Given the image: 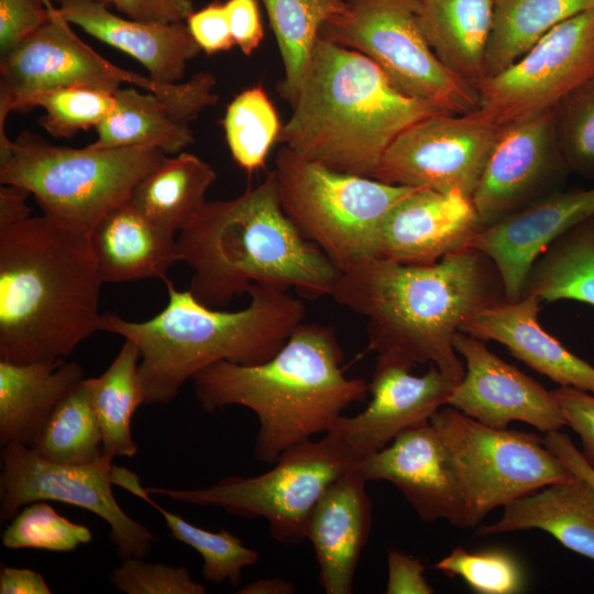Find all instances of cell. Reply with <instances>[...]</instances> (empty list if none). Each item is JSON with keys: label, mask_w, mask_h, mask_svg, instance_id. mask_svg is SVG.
<instances>
[{"label": "cell", "mask_w": 594, "mask_h": 594, "mask_svg": "<svg viewBox=\"0 0 594 594\" xmlns=\"http://www.w3.org/2000/svg\"><path fill=\"white\" fill-rule=\"evenodd\" d=\"M334 301L367 319L369 349L407 364H433L460 382L453 340L475 312L506 301L502 278L483 253L466 249L433 264L364 260L341 275Z\"/></svg>", "instance_id": "6da1fadb"}, {"label": "cell", "mask_w": 594, "mask_h": 594, "mask_svg": "<svg viewBox=\"0 0 594 594\" xmlns=\"http://www.w3.org/2000/svg\"><path fill=\"white\" fill-rule=\"evenodd\" d=\"M102 284L88 234L44 215L0 228V360H65L100 331Z\"/></svg>", "instance_id": "7a4b0ae2"}, {"label": "cell", "mask_w": 594, "mask_h": 594, "mask_svg": "<svg viewBox=\"0 0 594 594\" xmlns=\"http://www.w3.org/2000/svg\"><path fill=\"white\" fill-rule=\"evenodd\" d=\"M177 243L193 270L189 292L216 309L253 284L294 288L306 299L331 296L341 275L286 216L274 170L235 198L206 201Z\"/></svg>", "instance_id": "3957f363"}, {"label": "cell", "mask_w": 594, "mask_h": 594, "mask_svg": "<svg viewBox=\"0 0 594 594\" xmlns=\"http://www.w3.org/2000/svg\"><path fill=\"white\" fill-rule=\"evenodd\" d=\"M343 351L331 326L301 322L268 361L217 362L191 381L209 413L238 405L257 417L254 458L277 462L288 448L327 433L333 421L369 393V383L346 377Z\"/></svg>", "instance_id": "277c9868"}, {"label": "cell", "mask_w": 594, "mask_h": 594, "mask_svg": "<svg viewBox=\"0 0 594 594\" xmlns=\"http://www.w3.org/2000/svg\"><path fill=\"white\" fill-rule=\"evenodd\" d=\"M166 307L145 321L102 314L100 331L131 340L139 349L145 404H168L183 385L221 361L255 365L272 359L304 322L306 306L287 289L253 284L249 305L238 311L208 307L165 278Z\"/></svg>", "instance_id": "5b68a950"}, {"label": "cell", "mask_w": 594, "mask_h": 594, "mask_svg": "<svg viewBox=\"0 0 594 594\" xmlns=\"http://www.w3.org/2000/svg\"><path fill=\"white\" fill-rule=\"evenodd\" d=\"M278 142L338 172L374 177L394 140L442 113L400 92L365 55L319 36Z\"/></svg>", "instance_id": "8992f818"}, {"label": "cell", "mask_w": 594, "mask_h": 594, "mask_svg": "<svg viewBox=\"0 0 594 594\" xmlns=\"http://www.w3.org/2000/svg\"><path fill=\"white\" fill-rule=\"evenodd\" d=\"M166 158L148 145L73 148L0 132V183L28 190L44 216L88 235Z\"/></svg>", "instance_id": "52a82bcc"}, {"label": "cell", "mask_w": 594, "mask_h": 594, "mask_svg": "<svg viewBox=\"0 0 594 594\" xmlns=\"http://www.w3.org/2000/svg\"><path fill=\"white\" fill-rule=\"evenodd\" d=\"M274 173L286 216L341 272L378 257L386 215L415 189L338 172L286 146L276 156Z\"/></svg>", "instance_id": "ba28073f"}, {"label": "cell", "mask_w": 594, "mask_h": 594, "mask_svg": "<svg viewBox=\"0 0 594 594\" xmlns=\"http://www.w3.org/2000/svg\"><path fill=\"white\" fill-rule=\"evenodd\" d=\"M361 461L346 443L331 433L285 450L274 466L260 475L223 477L206 488L147 487L150 495L267 521L271 536L284 546L305 540L307 519L324 491Z\"/></svg>", "instance_id": "9c48e42d"}, {"label": "cell", "mask_w": 594, "mask_h": 594, "mask_svg": "<svg viewBox=\"0 0 594 594\" xmlns=\"http://www.w3.org/2000/svg\"><path fill=\"white\" fill-rule=\"evenodd\" d=\"M417 0H346L320 36L374 62L404 95L442 113L479 109V91L437 57L417 16Z\"/></svg>", "instance_id": "30bf717a"}, {"label": "cell", "mask_w": 594, "mask_h": 594, "mask_svg": "<svg viewBox=\"0 0 594 594\" xmlns=\"http://www.w3.org/2000/svg\"><path fill=\"white\" fill-rule=\"evenodd\" d=\"M455 463L468 528H476L493 509L573 473L535 433L492 428L452 406L430 419Z\"/></svg>", "instance_id": "8fae6325"}, {"label": "cell", "mask_w": 594, "mask_h": 594, "mask_svg": "<svg viewBox=\"0 0 594 594\" xmlns=\"http://www.w3.org/2000/svg\"><path fill=\"white\" fill-rule=\"evenodd\" d=\"M122 84L169 95L180 82L161 84L123 69L86 44L51 6L48 21L0 58V132L13 111L33 108L41 95L69 86H90L116 92Z\"/></svg>", "instance_id": "7c38bea8"}, {"label": "cell", "mask_w": 594, "mask_h": 594, "mask_svg": "<svg viewBox=\"0 0 594 594\" xmlns=\"http://www.w3.org/2000/svg\"><path fill=\"white\" fill-rule=\"evenodd\" d=\"M112 458L102 453L88 464H59L41 458L31 447L9 443L1 449L0 518L11 520L23 506L59 502L80 507L110 526L118 557L145 558L155 536L120 507L112 493Z\"/></svg>", "instance_id": "4fadbf2b"}, {"label": "cell", "mask_w": 594, "mask_h": 594, "mask_svg": "<svg viewBox=\"0 0 594 594\" xmlns=\"http://www.w3.org/2000/svg\"><path fill=\"white\" fill-rule=\"evenodd\" d=\"M594 77V8L554 26L477 87L479 111L503 128L556 108Z\"/></svg>", "instance_id": "5bb4252c"}, {"label": "cell", "mask_w": 594, "mask_h": 594, "mask_svg": "<svg viewBox=\"0 0 594 594\" xmlns=\"http://www.w3.org/2000/svg\"><path fill=\"white\" fill-rule=\"evenodd\" d=\"M501 130L479 110L430 116L394 140L373 178L472 198Z\"/></svg>", "instance_id": "9a60e30c"}, {"label": "cell", "mask_w": 594, "mask_h": 594, "mask_svg": "<svg viewBox=\"0 0 594 594\" xmlns=\"http://www.w3.org/2000/svg\"><path fill=\"white\" fill-rule=\"evenodd\" d=\"M569 172L556 108L503 127L472 195L483 228L558 190Z\"/></svg>", "instance_id": "2e32d148"}, {"label": "cell", "mask_w": 594, "mask_h": 594, "mask_svg": "<svg viewBox=\"0 0 594 594\" xmlns=\"http://www.w3.org/2000/svg\"><path fill=\"white\" fill-rule=\"evenodd\" d=\"M387 354H377L369 383L372 399L355 416L340 415L327 433L346 443L361 459L385 448L404 431L430 421L449 399L459 382L430 364L424 375Z\"/></svg>", "instance_id": "e0dca14e"}, {"label": "cell", "mask_w": 594, "mask_h": 594, "mask_svg": "<svg viewBox=\"0 0 594 594\" xmlns=\"http://www.w3.org/2000/svg\"><path fill=\"white\" fill-rule=\"evenodd\" d=\"M453 345L464 360L465 373L449 406L497 429L513 421L526 422L544 433L565 426L553 393L494 354L485 341L458 331Z\"/></svg>", "instance_id": "ac0fdd59"}, {"label": "cell", "mask_w": 594, "mask_h": 594, "mask_svg": "<svg viewBox=\"0 0 594 594\" xmlns=\"http://www.w3.org/2000/svg\"><path fill=\"white\" fill-rule=\"evenodd\" d=\"M366 481L395 485L425 521L444 519L468 528L461 483L452 454L430 421L397 436L356 466Z\"/></svg>", "instance_id": "d6986e66"}, {"label": "cell", "mask_w": 594, "mask_h": 594, "mask_svg": "<svg viewBox=\"0 0 594 594\" xmlns=\"http://www.w3.org/2000/svg\"><path fill=\"white\" fill-rule=\"evenodd\" d=\"M594 216V187L552 191L483 228L470 248L495 265L505 299L522 297L527 276L538 257L564 232Z\"/></svg>", "instance_id": "ffe728a7"}, {"label": "cell", "mask_w": 594, "mask_h": 594, "mask_svg": "<svg viewBox=\"0 0 594 594\" xmlns=\"http://www.w3.org/2000/svg\"><path fill=\"white\" fill-rule=\"evenodd\" d=\"M216 78L200 72L169 95L134 87L114 92V110L96 128L95 147L148 145L176 155L194 142L190 123L218 102Z\"/></svg>", "instance_id": "44dd1931"}, {"label": "cell", "mask_w": 594, "mask_h": 594, "mask_svg": "<svg viewBox=\"0 0 594 594\" xmlns=\"http://www.w3.org/2000/svg\"><path fill=\"white\" fill-rule=\"evenodd\" d=\"M483 229L472 198L460 191L415 188L386 215L380 233L378 257L428 265L471 249Z\"/></svg>", "instance_id": "7402d4cb"}, {"label": "cell", "mask_w": 594, "mask_h": 594, "mask_svg": "<svg viewBox=\"0 0 594 594\" xmlns=\"http://www.w3.org/2000/svg\"><path fill=\"white\" fill-rule=\"evenodd\" d=\"M366 480L356 468L337 479L314 506L305 527L327 594H351L372 525Z\"/></svg>", "instance_id": "603a6c76"}, {"label": "cell", "mask_w": 594, "mask_h": 594, "mask_svg": "<svg viewBox=\"0 0 594 594\" xmlns=\"http://www.w3.org/2000/svg\"><path fill=\"white\" fill-rule=\"evenodd\" d=\"M59 1L66 21L136 59L157 82H179L187 63L201 51L184 22H141L111 13L103 2Z\"/></svg>", "instance_id": "cb8c5ba5"}, {"label": "cell", "mask_w": 594, "mask_h": 594, "mask_svg": "<svg viewBox=\"0 0 594 594\" xmlns=\"http://www.w3.org/2000/svg\"><path fill=\"white\" fill-rule=\"evenodd\" d=\"M540 300L522 296L472 315L460 331L505 345L512 355L560 386L594 394V366L566 349L538 321Z\"/></svg>", "instance_id": "d4e9b609"}, {"label": "cell", "mask_w": 594, "mask_h": 594, "mask_svg": "<svg viewBox=\"0 0 594 594\" xmlns=\"http://www.w3.org/2000/svg\"><path fill=\"white\" fill-rule=\"evenodd\" d=\"M103 283L167 278L183 262L175 233L143 213L130 198L110 210L89 234Z\"/></svg>", "instance_id": "484cf974"}, {"label": "cell", "mask_w": 594, "mask_h": 594, "mask_svg": "<svg viewBox=\"0 0 594 594\" xmlns=\"http://www.w3.org/2000/svg\"><path fill=\"white\" fill-rule=\"evenodd\" d=\"M541 529L565 548L594 560V485L573 474L504 506L494 524L481 525L475 537Z\"/></svg>", "instance_id": "4316f807"}, {"label": "cell", "mask_w": 594, "mask_h": 594, "mask_svg": "<svg viewBox=\"0 0 594 594\" xmlns=\"http://www.w3.org/2000/svg\"><path fill=\"white\" fill-rule=\"evenodd\" d=\"M84 378L77 362L19 364L0 360L1 447H31L55 407Z\"/></svg>", "instance_id": "83f0119b"}, {"label": "cell", "mask_w": 594, "mask_h": 594, "mask_svg": "<svg viewBox=\"0 0 594 594\" xmlns=\"http://www.w3.org/2000/svg\"><path fill=\"white\" fill-rule=\"evenodd\" d=\"M417 16L430 47L452 73L477 89L485 79V56L495 0H417Z\"/></svg>", "instance_id": "f1b7e54d"}, {"label": "cell", "mask_w": 594, "mask_h": 594, "mask_svg": "<svg viewBox=\"0 0 594 594\" xmlns=\"http://www.w3.org/2000/svg\"><path fill=\"white\" fill-rule=\"evenodd\" d=\"M217 179L215 169L200 157L180 152L168 157L133 190L130 200L150 219L180 232L206 204Z\"/></svg>", "instance_id": "f546056e"}, {"label": "cell", "mask_w": 594, "mask_h": 594, "mask_svg": "<svg viewBox=\"0 0 594 594\" xmlns=\"http://www.w3.org/2000/svg\"><path fill=\"white\" fill-rule=\"evenodd\" d=\"M540 301L594 307V216L559 237L532 265L522 292Z\"/></svg>", "instance_id": "4dcf8cb0"}, {"label": "cell", "mask_w": 594, "mask_h": 594, "mask_svg": "<svg viewBox=\"0 0 594 594\" xmlns=\"http://www.w3.org/2000/svg\"><path fill=\"white\" fill-rule=\"evenodd\" d=\"M594 8V0H495L485 78L504 70L563 21Z\"/></svg>", "instance_id": "1f68e13d"}, {"label": "cell", "mask_w": 594, "mask_h": 594, "mask_svg": "<svg viewBox=\"0 0 594 594\" xmlns=\"http://www.w3.org/2000/svg\"><path fill=\"white\" fill-rule=\"evenodd\" d=\"M138 346L124 339L109 367L92 378V398L101 438L102 453L110 457L133 458L139 447L131 432V418L145 404L140 373Z\"/></svg>", "instance_id": "d6a6232c"}, {"label": "cell", "mask_w": 594, "mask_h": 594, "mask_svg": "<svg viewBox=\"0 0 594 594\" xmlns=\"http://www.w3.org/2000/svg\"><path fill=\"white\" fill-rule=\"evenodd\" d=\"M264 6L284 66L279 95L294 103L323 24L346 0H258Z\"/></svg>", "instance_id": "836d02e7"}, {"label": "cell", "mask_w": 594, "mask_h": 594, "mask_svg": "<svg viewBox=\"0 0 594 594\" xmlns=\"http://www.w3.org/2000/svg\"><path fill=\"white\" fill-rule=\"evenodd\" d=\"M31 448L59 464H88L102 455V438L94 406L92 378H84L55 407Z\"/></svg>", "instance_id": "e575fe53"}, {"label": "cell", "mask_w": 594, "mask_h": 594, "mask_svg": "<svg viewBox=\"0 0 594 594\" xmlns=\"http://www.w3.org/2000/svg\"><path fill=\"white\" fill-rule=\"evenodd\" d=\"M113 474L114 485L125 488L155 508L163 516L173 537L202 557V575L206 581L216 584L229 581L232 586L238 587L242 570L258 560L255 550L245 547L240 538L227 529L222 528L218 532L202 529L157 505L146 488L142 487L135 473L114 466Z\"/></svg>", "instance_id": "d590c367"}, {"label": "cell", "mask_w": 594, "mask_h": 594, "mask_svg": "<svg viewBox=\"0 0 594 594\" xmlns=\"http://www.w3.org/2000/svg\"><path fill=\"white\" fill-rule=\"evenodd\" d=\"M222 127L233 161L253 173L264 166L283 125L263 86L255 85L241 91L228 105Z\"/></svg>", "instance_id": "8d00e7d4"}, {"label": "cell", "mask_w": 594, "mask_h": 594, "mask_svg": "<svg viewBox=\"0 0 594 594\" xmlns=\"http://www.w3.org/2000/svg\"><path fill=\"white\" fill-rule=\"evenodd\" d=\"M34 107L45 113L38 124L54 138H72L81 130L97 128L116 107L113 92L90 86H69L47 91Z\"/></svg>", "instance_id": "74e56055"}, {"label": "cell", "mask_w": 594, "mask_h": 594, "mask_svg": "<svg viewBox=\"0 0 594 594\" xmlns=\"http://www.w3.org/2000/svg\"><path fill=\"white\" fill-rule=\"evenodd\" d=\"M91 539L88 527L59 515L46 502L26 505L2 532V543L8 549L69 552Z\"/></svg>", "instance_id": "f35d334b"}, {"label": "cell", "mask_w": 594, "mask_h": 594, "mask_svg": "<svg viewBox=\"0 0 594 594\" xmlns=\"http://www.w3.org/2000/svg\"><path fill=\"white\" fill-rule=\"evenodd\" d=\"M557 135L570 172L594 179V77L556 107Z\"/></svg>", "instance_id": "ab89813d"}, {"label": "cell", "mask_w": 594, "mask_h": 594, "mask_svg": "<svg viewBox=\"0 0 594 594\" xmlns=\"http://www.w3.org/2000/svg\"><path fill=\"white\" fill-rule=\"evenodd\" d=\"M435 568L449 578L460 576L476 593L514 594L521 591L524 578L516 559L507 552H470L454 548Z\"/></svg>", "instance_id": "60d3db41"}, {"label": "cell", "mask_w": 594, "mask_h": 594, "mask_svg": "<svg viewBox=\"0 0 594 594\" xmlns=\"http://www.w3.org/2000/svg\"><path fill=\"white\" fill-rule=\"evenodd\" d=\"M144 558L123 559L110 575V583L127 594H205L186 568L150 563Z\"/></svg>", "instance_id": "b9f144b4"}, {"label": "cell", "mask_w": 594, "mask_h": 594, "mask_svg": "<svg viewBox=\"0 0 594 594\" xmlns=\"http://www.w3.org/2000/svg\"><path fill=\"white\" fill-rule=\"evenodd\" d=\"M50 0H0V52L7 53L44 25Z\"/></svg>", "instance_id": "7bdbcfd3"}, {"label": "cell", "mask_w": 594, "mask_h": 594, "mask_svg": "<svg viewBox=\"0 0 594 594\" xmlns=\"http://www.w3.org/2000/svg\"><path fill=\"white\" fill-rule=\"evenodd\" d=\"M562 411L565 426L579 435L582 454L594 468V394L570 386L552 391Z\"/></svg>", "instance_id": "ee69618b"}, {"label": "cell", "mask_w": 594, "mask_h": 594, "mask_svg": "<svg viewBox=\"0 0 594 594\" xmlns=\"http://www.w3.org/2000/svg\"><path fill=\"white\" fill-rule=\"evenodd\" d=\"M186 25L201 51L212 55L235 45L224 2H210L186 19Z\"/></svg>", "instance_id": "f6af8a7d"}, {"label": "cell", "mask_w": 594, "mask_h": 594, "mask_svg": "<svg viewBox=\"0 0 594 594\" xmlns=\"http://www.w3.org/2000/svg\"><path fill=\"white\" fill-rule=\"evenodd\" d=\"M224 6L235 45L244 55H252L264 37L258 0H227Z\"/></svg>", "instance_id": "bcb514c9"}, {"label": "cell", "mask_w": 594, "mask_h": 594, "mask_svg": "<svg viewBox=\"0 0 594 594\" xmlns=\"http://www.w3.org/2000/svg\"><path fill=\"white\" fill-rule=\"evenodd\" d=\"M127 18L152 23L184 22L191 14V0H107Z\"/></svg>", "instance_id": "7dc6e473"}, {"label": "cell", "mask_w": 594, "mask_h": 594, "mask_svg": "<svg viewBox=\"0 0 594 594\" xmlns=\"http://www.w3.org/2000/svg\"><path fill=\"white\" fill-rule=\"evenodd\" d=\"M388 581L387 594H431L432 586L424 576L425 565L418 558H413L398 550L387 554Z\"/></svg>", "instance_id": "c3c4849f"}, {"label": "cell", "mask_w": 594, "mask_h": 594, "mask_svg": "<svg viewBox=\"0 0 594 594\" xmlns=\"http://www.w3.org/2000/svg\"><path fill=\"white\" fill-rule=\"evenodd\" d=\"M543 444L575 475L594 485V468L584 459L568 435L560 430L544 433Z\"/></svg>", "instance_id": "681fc988"}, {"label": "cell", "mask_w": 594, "mask_h": 594, "mask_svg": "<svg viewBox=\"0 0 594 594\" xmlns=\"http://www.w3.org/2000/svg\"><path fill=\"white\" fill-rule=\"evenodd\" d=\"M51 590L42 574L29 570L2 566L0 594H50Z\"/></svg>", "instance_id": "f907efd6"}, {"label": "cell", "mask_w": 594, "mask_h": 594, "mask_svg": "<svg viewBox=\"0 0 594 594\" xmlns=\"http://www.w3.org/2000/svg\"><path fill=\"white\" fill-rule=\"evenodd\" d=\"M28 190L1 184L0 187V228L21 222L32 217V209L26 204Z\"/></svg>", "instance_id": "816d5d0a"}, {"label": "cell", "mask_w": 594, "mask_h": 594, "mask_svg": "<svg viewBox=\"0 0 594 594\" xmlns=\"http://www.w3.org/2000/svg\"><path fill=\"white\" fill-rule=\"evenodd\" d=\"M296 587L280 578L263 579L251 582L237 593L239 594H293Z\"/></svg>", "instance_id": "f5cc1de1"}, {"label": "cell", "mask_w": 594, "mask_h": 594, "mask_svg": "<svg viewBox=\"0 0 594 594\" xmlns=\"http://www.w3.org/2000/svg\"><path fill=\"white\" fill-rule=\"evenodd\" d=\"M90 1L103 2V3L108 4L107 0H90Z\"/></svg>", "instance_id": "db71d44e"}]
</instances>
